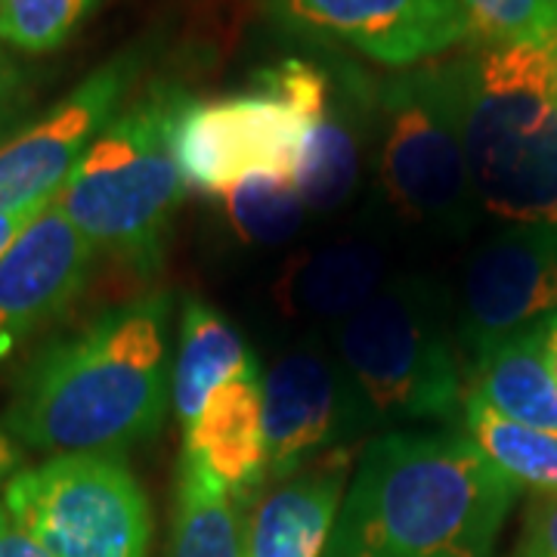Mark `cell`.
<instances>
[{
    "label": "cell",
    "instance_id": "cell-25",
    "mask_svg": "<svg viewBox=\"0 0 557 557\" xmlns=\"http://www.w3.org/2000/svg\"><path fill=\"white\" fill-rule=\"evenodd\" d=\"M511 557H557V496L530 502L523 536Z\"/></svg>",
    "mask_w": 557,
    "mask_h": 557
},
{
    "label": "cell",
    "instance_id": "cell-26",
    "mask_svg": "<svg viewBox=\"0 0 557 557\" xmlns=\"http://www.w3.org/2000/svg\"><path fill=\"white\" fill-rule=\"evenodd\" d=\"M32 102V75L7 50H0V139L22 119Z\"/></svg>",
    "mask_w": 557,
    "mask_h": 557
},
{
    "label": "cell",
    "instance_id": "cell-7",
    "mask_svg": "<svg viewBox=\"0 0 557 557\" xmlns=\"http://www.w3.org/2000/svg\"><path fill=\"white\" fill-rule=\"evenodd\" d=\"M3 508L50 557L149 555V498L121 456L72 453L20 468Z\"/></svg>",
    "mask_w": 557,
    "mask_h": 557
},
{
    "label": "cell",
    "instance_id": "cell-10",
    "mask_svg": "<svg viewBox=\"0 0 557 557\" xmlns=\"http://www.w3.org/2000/svg\"><path fill=\"white\" fill-rule=\"evenodd\" d=\"M295 38L347 47L387 69L443 60L474 40L458 0H258Z\"/></svg>",
    "mask_w": 557,
    "mask_h": 557
},
{
    "label": "cell",
    "instance_id": "cell-14",
    "mask_svg": "<svg viewBox=\"0 0 557 557\" xmlns=\"http://www.w3.org/2000/svg\"><path fill=\"white\" fill-rule=\"evenodd\" d=\"M347 446L270 483L242 508V557H322L344 502Z\"/></svg>",
    "mask_w": 557,
    "mask_h": 557
},
{
    "label": "cell",
    "instance_id": "cell-22",
    "mask_svg": "<svg viewBox=\"0 0 557 557\" xmlns=\"http://www.w3.org/2000/svg\"><path fill=\"white\" fill-rule=\"evenodd\" d=\"M220 208L242 239L255 245L288 242L304 223V201L292 177H245L220 193Z\"/></svg>",
    "mask_w": 557,
    "mask_h": 557
},
{
    "label": "cell",
    "instance_id": "cell-16",
    "mask_svg": "<svg viewBox=\"0 0 557 557\" xmlns=\"http://www.w3.org/2000/svg\"><path fill=\"white\" fill-rule=\"evenodd\" d=\"M258 375V359L236 325L211 304L186 298L180 317L177 357L171 366V403L183 431L201 416L223 384Z\"/></svg>",
    "mask_w": 557,
    "mask_h": 557
},
{
    "label": "cell",
    "instance_id": "cell-33",
    "mask_svg": "<svg viewBox=\"0 0 557 557\" xmlns=\"http://www.w3.org/2000/svg\"><path fill=\"white\" fill-rule=\"evenodd\" d=\"M548 325H555V329H557V313L552 319H548Z\"/></svg>",
    "mask_w": 557,
    "mask_h": 557
},
{
    "label": "cell",
    "instance_id": "cell-11",
    "mask_svg": "<svg viewBox=\"0 0 557 557\" xmlns=\"http://www.w3.org/2000/svg\"><path fill=\"white\" fill-rule=\"evenodd\" d=\"M557 313V230L505 226L465 267L458 344L480 359Z\"/></svg>",
    "mask_w": 557,
    "mask_h": 557
},
{
    "label": "cell",
    "instance_id": "cell-20",
    "mask_svg": "<svg viewBox=\"0 0 557 557\" xmlns=\"http://www.w3.org/2000/svg\"><path fill=\"white\" fill-rule=\"evenodd\" d=\"M168 557H242V511L199 458L183 453Z\"/></svg>",
    "mask_w": 557,
    "mask_h": 557
},
{
    "label": "cell",
    "instance_id": "cell-23",
    "mask_svg": "<svg viewBox=\"0 0 557 557\" xmlns=\"http://www.w3.org/2000/svg\"><path fill=\"white\" fill-rule=\"evenodd\" d=\"M102 0H0V44L44 57L75 38Z\"/></svg>",
    "mask_w": 557,
    "mask_h": 557
},
{
    "label": "cell",
    "instance_id": "cell-28",
    "mask_svg": "<svg viewBox=\"0 0 557 557\" xmlns=\"http://www.w3.org/2000/svg\"><path fill=\"white\" fill-rule=\"evenodd\" d=\"M0 557H50V552L28 536L0 502Z\"/></svg>",
    "mask_w": 557,
    "mask_h": 557
},
{
    "label": "cell",
    "instance_id": "cell-31",
    "mask_svg": "<svg viewBox=\"0 0 557 557\" xmlns=\"http://www.w3.org/2000/svg\"><path fill=\"white\" fill-rule=\"evenodd\" d=\"M542 7L548 10V16H552V22H555L557 28V0H542Z\"/></svg>",
    "mask_w": 557,
    "mask_h": 557
},
{
    "label": "cell",
    "instance_id": "cell-30",
    "mask_svg": "<svg viewBox=\"0 0 557 557\" xmlns=\"http://www.w3.org/2000/svg\"><path fill=\"white\" fill-rule=\"evenodd\" d=\"M545 359H548V369L557 381V329L545 322Z\"/></svg>",
    "mask_w": 557,
    "mask_h": 557
},
{
    "label": "cell",
    "instance_id": "cell-17",
    "mask_svg": "<svg viewBox=\"0 0 557 557\" xmlns=\"http://www.w3.org/2000/svg\"><path fill=\"white\" fill-rule=\"evenodd\" d=\"M384 260L375 248L338 242L288 260L276 300L295 317L347 319L379 292Z\"/></svg>",
    "mask_w": 557,
    "mask_h": 557
},
{
    "label": "cell",
    "instance_id": "cell-12",
    "mask_svg": "<svg viewBox=\"0 0 557 557\" xmlns=\"http://www.w3.org/2000/svg\"><path fill=\"white\" fill-rule=\"evenodd\" d=\"M263 384L267 486L298 474L313 458L344 446L359 406L335 362L317 347H295L273 362Z\"/></svg>",
    "mask_w": 557,
    "mask_h": 557
},
{
    "label": "cell",
    "instance_id": "cell-13",
    "mask_svg": "<svg viewBox=\"0 0 557 557\" xmlns=\"http://www.w3.org/2000/svg\"><path fill=\"white\" fill-rule=\"evenodd\" d=\"M94 258L97 248L65 218L57 199L50 201L0 258V359L78 298Z\"/></svg>",
    "mask_w": 557,
    "mask_h": 557
},
{
    "label": "cell",
    "instance_id": "cell-8",
    "mask_svg": "<svg viewBox=\"0 0 557 557\" xmlns=\"http://www.w3.org/2000/svg\"><path fill=\"white\" fill-rule=\"evenodd\" d=\"M310 119L282 94L255 81L251 94L193 100L174 124V156L189 189L220 196L245 177H295Z\"/></svg>",
    "mask_w": 557,
    "mask_h": 557
},
{
    "label": "cell",
    "instance_id": "cell-4",
    "mask_svg": "<svg viewBox=\"0 0 557 557\" xmlns=\"http://www.w3.org/2000/svg\"><path fill=\"white\" fill-rule=\"evenodd\" d=\"M189 100L180 84L152 81L109 121L57 196L97 251L143 273L164 258L171 220L189 189L174 156V124Z\"/></svg>",
    "mask_w": 557,
    "mask_h": 557
},
{
    "label": "cell",
    "instance_id": "cell-5",
    "mask_svg": "<svg viewBox=\"0 0 557 557\" xmlns=\"http://www.w3.org/2000/svg\"><path fill=\"white\" fill-rule=\"evenodd\" d=\"M338 350L359 399L381 418H456L465 406L453 338L416 282L375 292L341 322Z\"/></svg>",
    "mask_w": 557,
    "mask_h": 557
},
{
    "label": "cell",
    "instance_id": "cell-19",
    "mask_svg": "<svg viewBox=\"0 0 557 557\" xmlns=\"http://www.w3.org/2000/svg\"><path fill=\"white\" fill-rule=\"evenodd\" d=\"M366 87L335 90L325 106V115L310 127L304 139L295 186L307 211H335L347 205L359 183V134L357 106L366 100Z\"/></svg>",
    "mask_w": 557,
    "mask_h": 557
},
{
    "label": "cell",
    "instance_id": "cell-15",
    "mask_svg": "<svg viewBox=\"0 0 557 557\" xmlns=\"http://www.w3.org/2000/svg\"><path fill=\"white\" fill-rule=\"evenodd\" d=\"M183 453L196 456L248 508L267 490V437H263V384L260 375L223 384L201 416L186 428Z\"/></svg>",
    "mask_w": 557,
    "mask_h": 557
},
{
    "label": "cell",
    "instance_id": "cell-24",
    "mask_svg": "<svg viewBox=\"0 0 557 557\" xmlns=\"http://www.w3.org/2000/svg\"><path fill=\"white\" fill-rule=\"evenodd\" d=\"M483 44H548L557 28L542 0H458Z\"/></svg>",
    "mask_w": 557,
    "mask_h": 557
},
{
    "label": "cell",
    "instance_id": "cell-18",
    "mask_svg": "<svg viewBox=\"0 0 557 557\" xmlns=\"http://www.w3.org/2000/svg\"><path fill=\"white\" fill-rule=\"evenodd\" d=\"M468 394L518 424L557 434V381L545 359V325L474 359Z\"/></svg>",
    "mask_w": 557,
    "mask_h": 557
},
{
    "label": "cell",
    "instance_id": "cell-6",
    "mask_svg": "<svg viewBox=\"0 0 557 557\" xmlns=\"http://www.w3.org/2000/svg\"><path fill=\"white\" fill-rule=\"evenodd\" d=\"M379 112V177L403 218L453 226L474 201L461 139L453 57L403 69L372 97Z\"/></svg>",
    "mask_w": 557,
    "mask_h": 557
},
{
    "label": "cell",
    "instance_id": "cell-27",
    "mask_svg": "<svg viewBox=\"0 0 557 557\" xmlns=\"http://www.w3.org/2000/svg\"><path fill=\"white\" fill-rule=\"evenodd\" d=\"M53 199H57V196L28 201V205H20V208H7V211H0V258H3V255H7V248L20 239L22 233H25V230H28V226H32L44 211H47V205H50Z\"/></svg>",
    "mask_w": 557,
    "mask_h": 557
},
{
    "label": "cell",
    "instance_id": "cell-29",
    "mask_svg": "<svg viewBox=\"0 0 557 557\" xmlns=\"http://www.w3.org/2000/svg\"><path fill=\"white\" fill-rule=\"evenodd\" d=\"M20 471V449L16 443L10 440L7 431H0V490L7 486V480Z\"/></svg>",
    "mask_w": 557,
    "mask_h": 557
},
{
    "label": "cell",
    "instance_id": "cell-3",
    "mask_svg": "<svg viewBox=\"0 0 557 557\" xmlns=\"http://www.w3.org/2000/svg\"><path fill=\"white\" fill-rule=\"evenodd\" d=\"M557 38L453 57L474 201L505 226L557 230Z\"/></svg>",
    "mask_w": 557,
    "mask_h": 557
},
{
    "label": "cell",
    "instance_id": "cell-1",
    "mask_svg": "<svg viewBox=\"0 0 557 557\" xmlns=\"http://www.w3.org/2000/svg\"><path fill=\"white\" fill-rule=\"evenodd\" d=\"M171 310L168 292H149L44 344L22 366L7 431L53 456H121L156 437L171 403Z\"/></svg>",
    "mask_w": 557,
    "mask_h": 557
},
{
    "label": "cell",
    "instance_id": "cell-2",
    "mask_svg": "<svg viewBox=\"0 0 557 557\" xmlns=\"http://www.w3.org/2000/svg\"><path fill=\"white\" fill-rule=\"evenodd\" d=\"M518 490L461 431H391L362 449L322 557H493Z\"/></svg>",
    "mask_w": 557,
    "mask_h": 557
},
{
    "label": "cell",
    "instance_id": "cell-9",
    "mask_svg": "<svg viewBox=\"0 0 557 557\" xmlns=\"http://www.w3.org/2000/svg\"><path fill=\"white\" fill-rule=\"evenodd\" d=\"M149 53V40L124 47L75 84L38 121L0 139V211L60 193L94 139L137 90Z\"/></svg>",
    "mask_w": 557,
    "mask_h": 557
},
{
    "label": "cell",
    "instance_id": "cell-32",
    "mask_svg": "<svg viewBox=\"0 0 557 557\" xmlns=\"http://www.w3.org/2000/svg\"><path fill=\"white\" fill-rule=\"evenodd\" d=\"M555 90H557V50H555Z\"/></svg>",
    "mask_w": 557,
    "mask_h": 557
},
{
    "label": "cell",
    "instance_id": "cell-21",
    "mask_svg": "<svg viewBox=\"0 0 557 557\" xmlns=\"http://www.w3.org/2000/svg\"><path fill=\"white\" fill-rule=\"evenodd\" d=\"M461 424L505 478L539 496H557V434L505 418L478 394H465Z\"/></svg>",
    "mask_w": 557,
    "mask_h": 557
}]
</instances>
